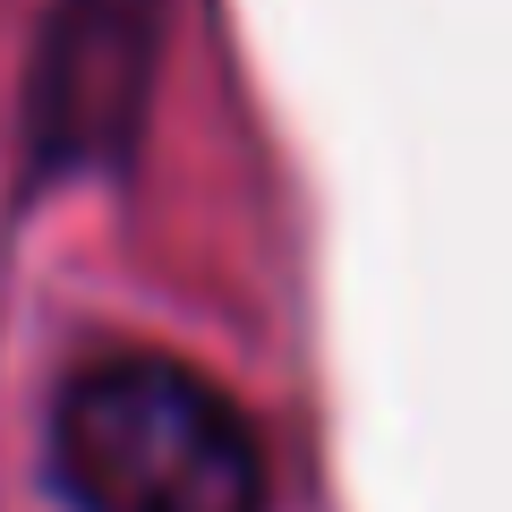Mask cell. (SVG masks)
<instances>
[{
  "instance_id": "cell-2",
  "label": "cell",
  "mask_w": 512,
  "mask_h": 512,
  "mask_svg": "<svg viewBox=\"0 0 512 512\" xmlns=\"http://www.w3.org/2000/svg\"><path fill=\"white\" fill-rule=\"evenodd\" d=\"M154 9L163 0H60L35 69V154L103 163L137 137L154 77Z\"/></svg>"
},
{
  "instance_id": "cell-1",
  "label": "cell",
  "mask_w": 512,
  "mask_h": 512,
  "mask_svg": "<svg viewBox=\"0 0 512 512\" xmlns=\"http://www.w3.org/2000/svg\"><path fill=\"white\" fill-rule=\"evenodd\" d=\"M52 478L77 512H265L256 427L171 359L86 367L52 410Z\"/></svg>"
}]
</instances>
